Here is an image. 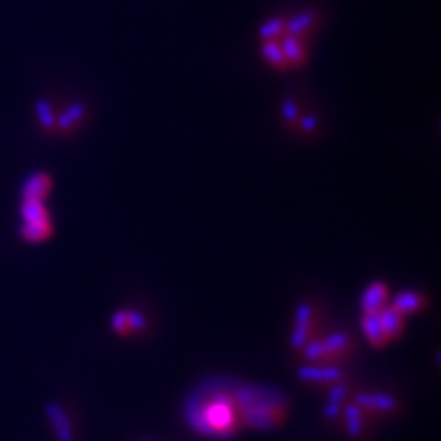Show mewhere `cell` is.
<instances>
[{
	"mask_svg": "<svg viewBox=\"0 0 441 441\" xmlns=\"http://www.w3.org/2000/svg\"><path fill=\"white\" fill-rule=\"evenodd\" d=\"M346 425H348V432L351 436H359L362 432V412L357 405H351L346 410Z\"/></svg>",
	"mask_w": 441,
	"mask_h": 441,
	"instance_id": "obj_18",
	"label": "cell"
},
{
	"mask_svg": "<svg viewBox=\"0 0 441 441\" xmlns=\"http://www.w3.org/2000/svg\"><path fill=\"white\" fill-rule=\"evenodd\" d=\"M360 325H362V331L366 334V339L369 340V344L375 346V348H383L386 344L388 339L383 330V324H381V318H379V313H364Z\"/></svg>",
	"mask_w": 441,
	"mask_h": 441,
	"instance_id": "obj_7",
	"label": "cell"
},
{
	"mask_svg": "<svg viewBox=\"0 0 441 441\" xmlns=\"http://www.w3.org/2000/svg\"><path fill=\"white\" fill-rule=\"evenodd\" d=\"M316 125H318V120H316L315 116L301 118V127H304V129H306L307 133H313V131H315Z\"/></svg>",
	"mask_w": 441,
	"mask_h": 441,
	"instance_id": "obj_28",
	"label": "cell"
},
{
	"mask_svg": "<svg viewBox=\"0 0 441 441\" xmlns=\"http://www.w3.org/2000/svg\"><path fill=\"white\" fill-rule=\"evenodd\" d=\"M236 383L208 381L197 386L186 401V419L203 436L228 440L241 427V408L233 393Z\"/></svg>",
	"mask_w": 441,
	"mask_h": 441,
	"instance_id": "obj_1",
	"label": "cell"
},
{
	"mask_svg": "<svg viewBox=\"0 0 441 441\" xmlns=\"http://www.w3.org/2000/svg\"><path fill=\"white\" fill-rule=\"evenodd\" d=\"M311 25H313V13L306 11V13L296 15L294 19L287 25V29H289V34L291 35H298V34H301V32L309 29Z\"/></svg>",
	"mask_w": 441,
	"mask_h": 441,
	"instance_id": "obj_20",
	"label": "cell"
},
{
	"mask_svg": "<svg viewBox=\"0 0 441 441\" xmlns=\"http://www.w3.org/2000/svg\"><path fill=\"white\" fill-rule=\"evenodd\" d=\"M50 188H52V179L48 173H32L26 177V180L20 186V195L22 199H34V201H44V197L48 195Z\"/></svg>",
	"mask_w": 441,
	"mask_h": 441,
	"instance_id": "obj_3",
	"label": "cell"
},
{
	"mask_svg": "<svg viewBox=\"0 0 441 441\" xmlns=\"http://www.w3.org/2000/svg\"><path fill=\"white\" fill-rule=\"evenodd\" d=\"M281 50H283V55H285L287 61H291L294 65H301L304 63V48H301L300 41L296 39L294 35H289L285 39L281 41Z\"/></svg>",
	"mask_w": 441,
	"mask_h": 441,
	"instance_id": "obj_15",
	"label": "cell"
},
{
	"mask_svg": "<svg viewBox=\"0 0 441 441\" xmlns=\"http://www.w3.org/2000/svg\"><path fill=\"white\" fill-rule=\"evenodd\" d=\"M19 212L22 223H52L48 210L44 206V201L22 199Z\"/></svg>",
	"mask_w": 441,
	"mask_h": 441,
	"instance_id": "obj_9",
	"label": "cell"
},
{
	"mask_svg": "<svg viewBox=\"0 0 441 441\" xmlns=\"http://www.w3.org/2000/svg\"><path fill=\"white\" fill-rule=\"evenodd\" d=\"M87 114V105L81 102L72 103L65 112H61L59 116H55V127L61 131H70L78 121H81Z\"/></svg>",
	"mask_w": 441,
	"mask_h": 441,
	"instance_id": "obj_13",
	"label": "cell"
},
{
	"mask_svg": "<svg viewBox=\"0 0 441 441\" xmlns=\"http://www.w3.org/2000/svg\"><path fill=\"white\" fill-rule=\"evenodd\" d=\"M304 353L309 360H320L327 355V349H325L324 340H313V342H306L304 346Z\"/></svg>",
	"mask_w": 441,
	"mask_h": 441,
	"instance_id": "obj_22",
	"label": "cell"
},
{
	"mask_svg": "<svg viewBox=\"0 0 441 441\" xmlns=\"http://www.w3.org/2000/svg\"><path fill=\"white\" fill-rule=\"evenodd\" d=\"M298 377L307 383H339L342 372L339 368H320V366H301Z\"/></svg>",
	"mask_w": 441,
	"mask_h": 441,
	"instance_id": "obj_8",
	"label": "cell"
},
{
	"mask_svg": "<svg viewBox=\"0 0 441 441\" xmlns=\"http://www.w3.org/2000/svg\"><path fill=\"white\" fill-rule=\"evenodd\" d=\"M379 318H381V324H383V330L386 333L388 340H395L401 337L405 320H402V315L398 309H393V307L381 309L379 311Z\"/></svg>",
	"mask_w": 441,
	"mask_h": 441,
	"instance_id": "obj_10",
	"label": "cell"
},
{
	"mask_svg": "<svg viewBox=\"0 0 441 441\" xmlns=\"http://www.w3.org/2000/svg\"><path fill=\"white\" fill-rule=\"evenodd\" d=\"M388 298V287L383 281H374L366 287L362 298H360V307L364 313H379L384 307V301Z\"/></svg>",
	"mask_w": 441,
	"mask_h": 441,
	"instance_id": "obj_6",
	"label": "cell"
},
{
	"mask_svg": "<svg viewBox=\"0 0 441 441\" xmlns=\"http://www.w3.org/2000/svg\"><path fill=\"white\" fill-rule=\"evenodd\" d=\"M236 399L241 408L243 423L259 430L280 427L289 410V401L274 388L256 384H236Z\"/></svg>",
	"mask_w": 441,
	"mask_h": 441,
	"instance_id": "obj_2",
	"label": "cell"
},
{
	"mask_svg": "<svg viewBox=\"0 0 441 441\" xmlns=\"http://www.w3.org/2000/svg\"><path fill=\"white\" fill-rule=\"evenodd\" d=\"M283 29H285L283 20L271 19L262 26V29H259V35H262L263 41H272L274 37H278V35L283 34Z\"/></svg>",
	"mask_w": 441,
	"mask_h": 441,
	"instance_id": "obj_21",
	"label": "cell"
},
{
	"mask_svg": "<svg viewBox=\"0 0 441 441\" xmlns=\"http://www.w3.org/2000/svg\"><path fill=\"white\" fill-rule=\"evenodd\" d=\"M395 399L388 393H360L357 398V407L379 410V412H390L395 408Z\"/></svg>",
	"mask_w": 441,
	"mask_h": 441,
	"instance_id": "obj_11",
	"label": "cell"
},
{
	"mask_svg": "<svg viewBox=\"0 0 441 441\" xmlns=\"http://www.w3.org/2000/svg\"><path fill=\"white\" fill-rule=\"evenodd\" d=\"M281 114H283L285 121L294 123V121L298 120V107H296V103L292 102V100H287V102L283 103V107H281Z\"/></svg>",
	"mask_w": 441,
	"mask_h": 441,
	"instance_id": "obj_25",
	"label": "cell"
},
{
	"mask_svg": "<svg viewBox=\"0 0 441 441\" xmlns=\"http://www.w3.org/2000/svg\"><path fill=\"white\" fill-rule=\"evenodd\" d=\"M262 52H263V55H265V59H267L271 65H274V67H280V68L285 67L287 59H285V55H283L281 44L276 43L274 39L265 41V43H263V46H262Z\"/></svg>",
	"mask_w": 441,
	"mask_h": 441,
	"instance_id": "obj_16",
	"label": "cell"
},
{
	"mask_svg": "<svg viewBox=\"0 0 441 441\" xmlns=\"http://www.w3.org/2000/svg\"><path fill=\"white\" fill-rule=\"evenodd\" d=\"M46 416H48L50 425L54 428L55 436H57L59 441H72L74 437L72 423L68 419L63 407H59L55 402H50L48 407H46Z\"/></svg>",
	"mask_w": 441,
	"mask_h": 441,
	"instance_id": "obj_4",
	"label": "cell"
},
{
	"mask_svg": "<svg viewBox=\"0 0 441 441\" xmlns=\"http://www.w3.org/2000/svg\"><path fill=\"white\" fill-rule=\"evenodd\" d=\"M127 324H129V331H144L147 327L146 316L138 313V311H127Z\"/></svg>",
	"mask_w": 441,
	"mask_h": 441,
	"instance_id": "obj_24",
	"label": "cell"
},
{
	"mask_svg": "<svg viewBox=\"0 0 441 441\" xmlns=\"http://www.w3.org/2000/svg\"><path fill=\"white\" fill-rule=\"evenodd\" d=\"M111 325L112 330L116 331L118 334H121V337H125V334L131 333V331H129V324H127V311H116L111 318Z\"/></svg>",
	"mask_w": 441,
	"mask_h": 441,
	"instance_id": "obj_23",
	"label": "cell"
},
{
	"mask_svg": "<svg viewBox=\"0 0 441 441\" xmlns=\"http://www.w3.org/2000/svg\"><path fill=\"white\" fill-rule=\"evenodd\" d=\"M344 398H346V386H344V384L337 383L333 388H331L330 402H334V405H340V402L344 401Z\"/></svg>",
	"mask_w": 441,
	"mask_h": 441,
	"instance_id": "obj_26",
	"label": "cell"
},
{
	"mask_svg": "<svg viewBox=\"0 0 441 441\" xmlns=\"http://www.w3.org/2000/svg\"><path fill=\"white\" fill-rule=\"evenodd\" d=\"M311 315H313V309H311L309 304H300L296 309L294 331H292L291 337L292 348H304L306 346L307 339H309Z\"/></svg>",
	"mask_w": 441,
	"mask_h": 441,
	"instance_id": "obj_5",
	"label": "cell"
},
{
	"mask_svg": "<svg viewBox=\"0 0 441 441\" xmlns=\"http://www.w3.org/2000/svg\"><path fill=\"white\" fill-rule=\"evenodd\" d=\"M35 112H37V118H39L41 125L44 129H52L55 127V114L50 107L48 102H44V100H39V102L35 103Z\"/></svg>",
	"mask_w": 441,
	"mask_h": 441,
	"instance_id": "obj_19",
	"label": "cell"
},
{
	"mask_svg": "<svg viewBox=\"0 0 441 441\" xmlns=\"http://www.w3.org/2000/svg\"><path fill=\"white\" fill-rule=\"evenodd\" d=\"M54 232L52 223H22L20 224V238L29 243H41L48 239Z\"/></svg>",
	"mask_w": 441,
	"mask_h": 441,
	"instance_id": "obj_14",
	"label": "cell"
},
{
	"mask_svg": "<svg viewBox=\"0 0 441 441\" xmlns=\"http://www.w3.org/2000/svg\"><path fill=\"white\" fill-rule=\"evenodd\" d=\"M324 344H325V349H327V355L333 353H344V351H348L349 349V337L346 333H333L331 337H327V339L324 340Z\"/></svg>",
	"mask_w": 441,
	"mask_h": 441,
	"instance_id": "obj_17",
	"label": "cell"
},
{
	"mask_svg": "<svg viewBox=\"0 0 441 441\" xmlns=\"http://www.w3.org/2000/svg\"><path fill=\"white\" fill-rule=\"evenodd\" d=\"M427 300L425 296L419 294L416 291H402L395 296L393 300V309H398L401 315H408V313H417L425 307Z\"/></svg>",
	"mask_w": 441,
	"mask_h": 441,
	"instance_id": "obj_12",
	"label": "cell"
},
{
	"mask_svg": "<svg viewBox=\"0 0 441 441\" xmlns=\"http://www.w3.org/2000/svg\"><path fill=\"white\" fill-rule=\"evenodd\" d=\"M339 412H340V405H334V402H327L324 408V416L327 417V419H337L339 417Z\"/></svg>",
	"mask_w": 441,
	"mask_h": 441,
	"instance_id": "obj_27",
	"label": "cell"
}]
</instances>
